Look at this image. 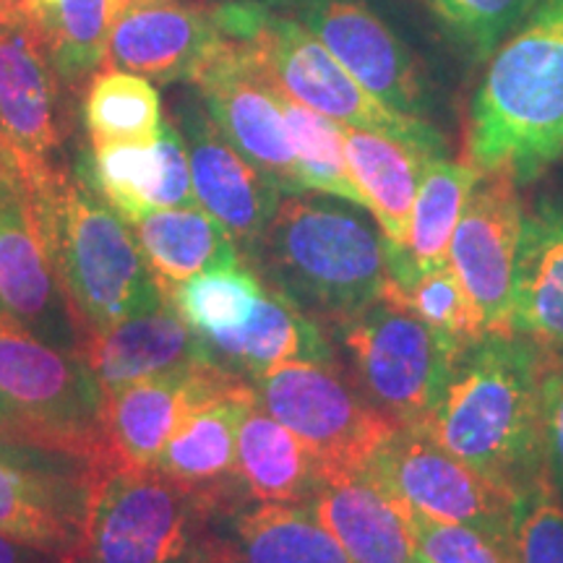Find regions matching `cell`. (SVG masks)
Listing matches in <instances>:
<instances>
[{
  "label": "cell",
  "mask_w": 563,
  "mask_h": 563,
  "mask_svg": "<svg viewBox=\"0 0 563 563\" xmlns=\"http://www.w3.org/2000/svg\"><path fill=\"white\" fill-rule=\"evenodd\" d=\"M0 141L26 183L60 165V79L26 24L0 30Z\"/></svg>",
  "instance_id": "obj_18"
},
{
  "label": "cell",
  "mask_w": 563,
  "mask_h": 563,
  "mask_svg": "<svg viewBox=\"0 0 563 563\" xmlns=\"http://www.w3.org/2000/svg\"><path fill=\"white\" fill-rule=\"evenodd\" d=\"M133 235L165 295L196 274L245 264L230 232L201 207L152 211L133 224Z\"/></svg>",
  "instance_id": "obj_29"
},
{
  "label": "cell",
  "mask_w": 563,
  "mask_h": 563,
  "mask_svg": "<svg viewBox=\"0 0 563 563\" xmlns=\"http://www.w3.org/2000/svg\"><path fill=\"white\" fill-rule=\"evenodd\" d=\"M365 473L394 501L443 522L473 527L511 559L517 493L456 460L420 428H397Z\"/></svg>",
  "instance_id": "obj_10"
},
{
  "label": "cell",
  "mask_w": 563,
  "mask_h": 563,
  "mask_svg": "<svg viewBox=\"0 0 563 563\" xmlns=\"http://www.w3.org/2000/svg\"><path fill=\"white\" fill-rule=\"evenodd\" d=\"M543 475L563 504V365H548L543 376Z\"/></svg>",
  "instance_id": "obj_39"
},
{
  "label": "cell",
  "mask_w": 563,
  "mask_h": 563,
  "mask_svg": "<svg viewBox=\"0 0 563 563\" xmlns=\"http://www.w3.org/2000/svg\"><path fill=\"white\" fill-rule=\"evenodd\" d=\"M344 152L352 178L368 199L371 214L376 217L386 243L402 245L426 162L441 154L363 129H344Z\"/></svg>",
  "instance_id": "obj_28"
},
{
  "label": "cell",
  "mask_w": 563,
  "mask_h": 563,
  "mask_svg": "<svg viewBox=\"0 0 563 563\" xmlns=\"http://www.w3.org/2000/svg\"><path fill=\"white\" fill-rule=\"evenodd\" d=\"M514 563H563V504L545 475L517 493L511 517Z\"/></svg>",
  "instance_id": "obj_37"
},
{
  "label": "cell",
  "mask_w": 563,
  "mask_h": 563,
  "mask_svg": "<svg viewBox=\"0 0 563 563\" xmlns=\"http://www.w3.org/2000/svg\"><path fill=\"white\" fill-rule=\"evenodd\" d=\"M394 501V498H391ZM397 504L405 517L407 530L412 534L415 551L422 563H511L496 543L473 527L443 522V519L428 517L407 504Z\"/></svg>",
  "instance_id": "obj_38"
},
{
  "label": "cell",
  "mask_w": 563,
  "mask_h": 563,
  "mask_svg": "<svg viewBox=\"0 0 563 563\" xmlns=\"http://www.w3.org/2000/svg\"><path fill=\"white\" fill-rule=\"evenodd\" d=\"M207 563H350L306 504L243 501L217 522Z\"/></svg>",
  "instance_id": "obj_23"
},
{
  "label": "cell",
  "mask_w": 563,
  "mask_h": 563,
  "mask_svg": "<svg viewBox=\"0 0 563 563\" xmlns=\"http://www.w3.org/2000/svg\"><path fill=\"white\" fill-rule=\"evenodd\" d=\"M258 407L298 435L329 470L365 473L397 431L342 363H290L251 378Z\"/></svg>",
  "instance_id": "obj_9"
},
{
  "label": "cell",
  "mask_w": 563,
  "mask_h": 563,
  "mask_svg": "<svg viewBox=\"0 0 563 563\" xmlns=\"http://www.w3.org/2000/svg\"><path fill=\"white\" fill-rule=\"evenodd\" d=\"M522 220L517 183L483 173L449 243V266L473 302L483 334L511 332V277Z\"/></svg>",
  "instance_id": "obj_14"
},
{
  "label": "cell",
  "mask_w": 563,
  "mask_h": 563,
  "mask_svg": "<svg viewBox=\"0 0 563 563\" xmlns=\"http://www.w3.org/2000/svg\"><path fill=\"white\" fill-rule=\"evenodd\" d=\"M243 501V488H201L157 467L115 464L97 477L79 540L60 561L207 563L217 522Z\"/></svg>",
  "instance_id": "obj_5"
},
{
  "label": "cell",
  "mask_w": 563,
  "mask_h": 563,
  "mask_svg": "<svg viewBox=\"0 0 563 563\" xmlns=\"http://www.w3.org/2000/svg\"><path fill=\"white\" fill-rule=\"evenodd\" d=\"M159 91L144 76L102 66L84 89V125L91 146L150 144L162 129Z\"/></svg>",
  "instance_id": "obj_32"
},
{
  "label": "cell",
  "mask_w": 563,
  "mask_h": 563,
  "mask_svg": "<svg viewBox=\"0 0 563 563\" xmlns=\"http://www.w3.org/2000/svg\"><path fill=\"white\" fill-rule=\"evenodd\" d=\"M5 428H9V412H5L3 405H0V433H3Z\"/></svg>",
  "instance_id": "obj_44"
},
{
  "label": "cell",
  "mask_w": 563,
  "mask_h": 563,
  "mask_svg": "<svg viewBox=\"0 0 563 563\" xmlns=\"http://www.w3.org/2000/svg\"><path fill=\"white\" fill-rule=\"evenodd\" d=\"M201 340L209 363L245 378L290 363H336V352L321 323L266 285L245 327Z\"/></svg>",
  "instance_id": "obj_25"
},
{
  "label": "cell",
  "mask_w": 563,
  "mask_h": 563,
  "mask_svg": "<svg viewBox=\"0 0 563 563\" xmlns=\"http://www.w3.org/2000/svg\"><path fill=\"white\" fill-rule=\"evenodd\" d=\"M0 563H63L60 555L26 545L0 532Z\"/></svg>",
  "instance_id": "obj_40"
},
{
  "label": "cell",
  "mask_w": 563,
  "mask_h": 563,
  "mask_svg": "<svg viewBox=\"0 0 563 563\" xmlns=\"http://www.w3.org/2000/svg\"><path fill=\"white\" fill-rule=\"evenodd\" d=\"M0 170H19V162L13 159V154L9 152V146L0 141Z\"/></svg>",
  "instance_id": "obj_42"
},
{
  "label": "cell",
  "mask_w": 563,
  "mask_h": 563,
  "mask_svg": "<svg viewBox=\"0 0 563 563\" xmlns=\"http://www.w3.org/2000/svg\"><path fill=\"white\" fill-rule=\"evenodd\" d=\"M481 175L475 165L454 162L446 154L426 162L405 243H386L389 282L394 287L407 290L422 274L449 264V243H452L454 228Z\"/></svg>",
  "instance_id": "obj_26"
},
{
  "label": "cell",
  "mask_w": 563,
  "mask_h": 563,
  "mask_svg": "<svg viewBox=\"0 0 563 563\" xmlns=\"http://www.w3.org/2000/svg\"><path fill=\"white\" fill-rule=\"evenodd\" d=\"M277 95L295 162H298L300 178L306 183L308 191L336 196V199L357 203V207L371 211L368 199H365L350 173L347 152H344V125L306 108V104L290 100L279 89Z\"/></svg>",
  "instance_id": "obj_33"
},
{
  "label": "cell",
  "mask_w": 563,
  "mask_h": 563,
  "mask_svg": "<svg viewBox=\"0 0 563 563\" xmlns=\"http://www.w3.org/2000/svg\"><path fill=\"white\" fill-rule=\"evenodd\" d=\"M264 295L249 264L211 269L175 285L165 295L199 336H220L245 327Z\"/></svg>",
  "instance_id": "obj_34"
},
{
  "label": "cell",
  "mask_w": 563,
  "mask_h": 563,
  "mask_svg": "<svg viewBox=\"0 0 563 563\" xmlns=\"http://www.w3.org/2000/svg\"><path fill=\"white\" fill-rule=\"evenodd\" d=\"M104 389L76 352L53 347L0 311V405L3 435L87 454L115 467L104 435Z\"/></svg>",
  "instance_id": "obj_7"
},
{
  "label": "cell",
  "mask_w": 563,
  "mask_h": 563,
  "mask_svg": "<svg viewBox=\"0 0 563 563\" xmlns=\"http://www.w3.org/2000/svg\"><path fill=\"white\" fill-rule=\"evenodd\" d=\"M118 0H21L26 26L60 84L79 89L108 60V40Z\"/></svg>",
  "instance_id": "obj_30"
},
{
  "label": "cell",
  "mask_w": 563,
  "mask_h": 563,
  "mask_svg": "<svg viewBox=\"0 0 563 563\" xmlns=\"http://www.w3.org/2000/svg\"><path fill=\"white\" fill-rule=\"evenodd\" d=\"M295 19L347 68L350 76L391 110L428 121L426 76L368 0H292Z\"/></svg>",
  "instance_id": "obj_13"
},
{
  "label": "cell",
  "mask_w": 563,
  "mask_h": 563,
  "mask_svg": "<svg viewBox=\"0 0 563 563\" xmlns=\"http://www.w3.org/2000/svg\"><path fill=\"white\" fill-rule=\"evenodd\" d=\"M334 334L368 402L399 428L422 426L460 350L391 298L334 327Z\"/></svg>",
  "instance_id": "obj_8"
},
{
  "label": "cell",
  "mask_w": 563,
  "mask_h": 563,
  "mask_svg": "<svg viewBox=\"0 0 563 563\" xmlns=\"http://www.w3.org/2000/svg\"><path fill=\"white\" fill-rule=\"evenodd\" d=\"M485 63L467 162L525 186L563 157V0H538Z\"/></svg>",
  "instance_id": "obj_3"
},
{
  "label": "cell",
  "mask_w": 563,
  "mask_h": 563,
  "mask_svg": "<svg viewBox=\"0 0 563 563\" xmlns=\"http://www.w3.org/2000/svg\"><path fill=\"white\" fill-rule=\"evenodd\" d=\"M384 298L402 302L407 311H412L435 334L443 336L449 344H454L456 350H464L467 344L483 336L473 302H470L460 277H456L449 264L422 274L407 290H399L389 282Z\"/></svg>",
  "instance_id": "obj_36"
},
{
  "label": "cell",
  "mask_w": 563,
  "mask_h": 563,
  "mask_svg": "<svg viewBox=\"0 0 563 563\" xmlns=\"http://www.w3.org/2000/svg\"><path fill=\"white\" fill-rule=\"evenodd\" d=\"M63 298L87 334L165 302L129 222L76 170L53 167L26 183Z\"/></svg>",
  "instance_id": "obj_4"
},
{
  "label": "cell",
  "mask_w": 563,
  "mask_h": 563,
  "mask_svg": "<svg viewBox=\"0 0 563 563\" xmlns=\"http://www.w3.org/2000/svg\"><path fill=\"white\" fill-rule=\"evenodd\" d=\"M454 51L470 63H485L522 24L538 0H420Z\"/></svg>",
  "instance_id": "obj_35"
},
{
  "label": "cell",
  "mask_w": 563,
  "mask_h": 563,
  "mask_svg": "<svg viewBox=\"0 0 563 563\" xmlns=\"http://www.w3.org/2000/svg\"><path fill=\"white\" fill-rule=\"evenodd\" d=\"M217 11L222 30L249 42L274 87L290 100L344 129L384 133L431 154H446L443 136L431 121L405 115L373 97L298 19L279 16L256 3H222Z\"/></svg>",
  "instance_id": "obj_6"
},
{
  "label": "cell",
  "mask_w": 563,
  "mask_h": 563,
  "mask_svg": "<svg viewBox=\"0 0 563 563\" xmlns=\"http://www.w3.org/2000/svg\"><path fill=\"white\" fill-rule=\"evenodd\" d=\"M220 371L201 361L104 394V435L115 462L152 467Z\"/></svg>",
  "instance_id": "obj_20"
},
{
  "label": "cell",
  "mask_w": 563,
  "mask_h": 563,
  "mask_svg": "<svg viewBox=\"0 0 563 563\" xmlns=\"http://www.w3.org/2000/svg\"><path fill=\"white\" fill-rule=\"evenodd\" d=\"M104 470L87 454L0 433V532L66 555Z\"/></svg>",
  "instance_id": "obj_11"
},
{
  "label": "cell",
  "mask_w": 563,
  "mask_h": 563,
  "mask_svg": "<svg viewBox=\"0 0 563 563\" xmlns=\"http://www.w3.org/2000/svg\"><path fill=\"white\" fill-rule=\"evenodd\" d=\"M228 40L217 5L194 0H118L104 66L150 81H194Z\"/></svg>",
  "instance_id": "obj_17"
},
{
  "label": "cell",
  "mask_w": 563,
  "mask_h": 563,
  "mask_svg": "<svg viewBox=\"0 0 563 563\" xmlns=\"http://www.w3.org/2000/svg\"><path fill=\"white\" fill-rule=\"evenodd\" d=\"M173 121L186 141L196 201L230 232L245 258L285 194L230 144L196 89L180 97Z\"/></svg>",
  "instance_id": "obj_16"
},
{
  "label": "cell",
  "mask_w": 563,
  "mask_h": 563,
  "mask_svg": "<svg viewBox=\"0 0 563 563\" xmlns=\"http://www.w3.org/2000/svg\"><path fill=\"white\" fill-rule=\"evenodd\" d=\"M511 332L530 340L548 365H563V207L525 211L511 277Z\"/></svg>",
  "instance_id": "obj_22"
},
{
  "label": "cell",
  "mask_w": 563,
  "mask_h": 563,
  "mask_svg": "<svg viewBox=\"0 0 563 563\" xmlns=\"http://www.w3.org/2000/svg\"><path fill=\"white\" fill-rule=\"evenodd\" d=\"M418 563H422V561H418Z\"/></svg>",
  "instance_id": "obj_45"
},
{
  "label": "cell",
  "mask_w": 563,
  "mask_h": 563,
  "mask_svg": "<svg viewBox=\"0 0 563 563\" xmlns=\"http://www.w3.org/2000/svg\"><path fill=\"white\" fill-rule=\"evenodd\" d=\"M543 352L514 332L456 352L441 397L418 426L456 460L522 493L543 477Z\"/></svg>",
  "instance_id": "obj_1"
},
{
  "label": "cell",
  "mask_w": 563,
  "mask_h": 563,
  "mask_svg": "<svg viewBox=\"0 0 563 563\" xmlns=\"http://www.w3.org/2000/svg\"><path fill=\"white\" fill-rule=\"evenodd\" d=\"M0 311L42 342L79 355L81 329L47 262L21 170H0Z\"/></svg>",
  "instance_id": "obj_15"
},
{
  "label": "cell",
  "mask_w": 563,
  "mask_h": 563,
  "mask_svg": "<svg viewBox=\"0 0 563 563\" xmlns=\"http://www.w3.org/2000/svg\"><path fill=\"white\" fill-rule=\"evenodd\" d=\"M235 473L251 501L308 506L327 483L329 467L256 402L238 431Z\"/></svg>",
  "instance_id": "obj_27"
},
{
  "label": "cell",
  "mask_w": 563,
  "mask_h": 563,
  "mask_svg": "<svg viewBox=\"0 0 563 563\" xmlns=\"http://www.w3.org/2000/svg\"><path fill=\"white\" fill-rule=\"evenodd\" d=\"M230 3H256V5H285V3H292V0H230Z\"/></svg>",
  "instance_id": "obj_43"
},
{
  "label": "cell",
  "mask_w": 563,
  "mask_h": 563,
  "mask_svg": "<svg viewBox=\"0 0 563 563\" xmlns=\"http://www.w3.org/2000/svg\"><path fill=\"white\" fill-rule=\"evenodd\" d=\"M79 357L104 394L209 361L203 340L170 300L115 323L108 332L87 334L79 344Z\"/></svg>",
  "instance_id": "obj_21"
},
{
  "label": "cell",
  "mask_w": 563,
  "mask_h": 563,
  "mask_svg": "<svg viewBox=\"0 0 563 563\" xmlns=\"http://www.w3.org/2000/svg\"><path fill=\"white\" fill-rule=\"evenodd\" d=\"M308 506L334 534L350 563L420 561L397 504L368 473L329 470L327 483Z\"/></svg>",
  "instance_id": "obj_24"
},
{
  "label": "cell",
  "mask_w": 563,
  "mask_h": 563,
  "mask_svg": "<svg viewBox=\"0 0 563 563\" xmlns=\"http://www.w3.org/2000/svg\"><path fill=\"white\" fill-rule=\"evenodd\" d=\"M191 87L230 144L282 194L308 191L287 136L279 95L249 42L228 34L220 53L196 74Z\"/></svg>",
  "instance_id": "obj_12"
},
{
  "label": "cell",
  "mask_w": 563,
  "mask_h": 563,
  "mask_svg": "<svg viewBox=\"0 0 563 563\" xmlns=\"http://www.w3.org/2000/svg\"><path fill=\"white\" fill-rule=\"evenodd\" d=\"M243 262L269 290L332 329L382 300L389 285L376 217L319 191L282 196Z\"/></svg>",
  "instance_id": "obj_2"
},
{
  "label": "cell",
  "mask_w": 563,
  "mask_h": 563,
  "mask_svg": "<svg viewBox=\"0 0 563 563\" xmlns=\"http://www.w3.org/2000/svg\"><path fill=\"white\" fill-rule=\"evenodd\" d=\"M19 24H26L21 0H0V30H11Z\"/></svg>",
  "instance_id": "obj_41"
},
{
  "label": "cell",
  "mask_w": 563,
  "mask_h": 563,
  "mask_svg": "<svg viewBox=\"0 0 563 563\" xmlns=\"http://www.w3.org/2000/svg\"><path fill=\"white\" fill-rule=\"evenodd\" d=\"M256 402L251 378L222 368L152 467L201 488H243L235 473L238 431Z\"/></svg>",
  "instance_id": "obj_19"
},
{
  "label": "cell",
  "mask_w": 563,
  "mask_h": 563,
  "mask_svg": "<svg viewBox=\"0 0 563 563\" xmlns=\"http://www.w3.org/2000/svg\"><path fill=\"white\" fill-rule=\"evenodd\" d=\"M76 170L129 224L165 209V154L150 144H100L76 157Z\"/></svg>",
  "instance_id": "obj_31"
}]
</instances>
